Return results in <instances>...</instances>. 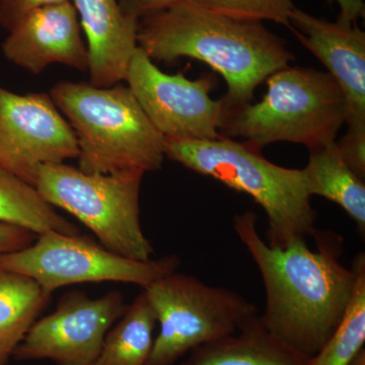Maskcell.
<instances>
[{"label": "cell", "mask_w": 365, "mask_h": 365, "mask_svg": "<svg viewBox=\"0 0 365 365\" xmlns=\"http://www.w3.org/2000/svg\"><path fill=\"white\" fill-rule=\"evenodd\" d=\"M258 216L249 210L235 216L232 227L259 269L265 288L262 323L274 337L313 357L337 330L351 302L357 273L342 265L343 241L331 232L274 248L259 234Z\"/></svg>", "instance_id": "obj_1"}, {"label": "cell", "mask_w": 365, "mask_h": 365, "mask_svg": "<svg viewBox=\"0 0 365 365\" xmlns=\"http://www.w3.org/2000/svg\"><path fill=\"white\" fill-rule=\"evenodd\" d=\"M137 43L153 61L189 57L218 72L227 81L222 98L227 110L250 104L259 86L295 59L261 21L235 20L189 0L141 18Z\"/></svg>", "instance_id": "obj_2"}, {"label": "cell", "mask_w": 365, "mask_h": 365, "mask_svg": "<svg viewBox=\"0 0 365 365\" xmlns=\"http://www.w3.org/2000/svg\"><path fill=\"white\" fill-rule=\"evenodd\" d=\"M165 158L254 199L266 212L267 244L284 249L316 234L317 212L304 170L269 162L247 143L165 138Z\"/></svg>", "instance_id": "obj_3"}, {"label": "cell", "mask_w": 365, "mask_h": 365, "mask_svg": "<svg viewBox=\"0 0 365 365\" xmlns=\"http://www.w3.org/2000/svg\"><path fill=\"white\" fill-rule=\"evenodd\" d=\"M49 96L78 138L79 170L109 174L162 169L165 136L151 123L129 86L98 88L59 81Z\"/></svg>", "instance_id": "obj_4"}, {"label": "cell", "mask_w": 365, "mask_h": 365, "mask_svg": "<svg viewBox=\"0 0 365 365\" xmlns=\"http://www.w3.org/2000/svg\"><path fill=\"white\" fill-rule=\"evenodd\" d=\"M266 83L260 102L227 110L223 136L241 137L260 151L280 141L302 144L309 150L336 141L346 123V104L328 72L287 66Z\"/></svg>", "instance_id": "obj_5"}, {"label": "cell", "mask_w": 365, "mask_h": 365, "mask_svg": "<svg viewBox=\"0 0 365 365\" xmlns=\"http://www.w3.org/2000/svg\"><path fill=\"white\" fill-rule=\"evenodd\" d=\"M144 172L90 174L66 165H42L35 188L53 207L71 213L97 235L104 248L131 260H151L155 249L140 222Z\"/></svg>", "instance_id": "obj_6"}, {"label": "cell", "mask_w": 365, "mask_h": 365, "mask_svg": "<svg viewBox=\"0 0 365 365\" xmlns=\"http://www.w3.org/2000/svg\"><path fill=\"white\" fill-rule=\"evenodd\" d=\"M160 332L146 365H174L199 346L232 335L258 307L239 292L175 272L144 288Z\"/></svg>", "instance_id": "obj_7"}, {"label": "cell", "mask_w": 365, "mask_h": 365, "mask_svg": "<svg viewBox=\"0 0 365 365\" xmlns=\"http://www.w3.org/2000/svg\"><path fill=\"white\" fill-rule=\"evenodd\" d=\"M181 263L177 255L146 262L131 260L81 235L53 230L37 235L25 249L0 256V267L32 278L50 295L68 285L105 281L129 283L144 289L175 272Z\"/></svg>", "instance_id": "obj_8"}, {"label": "cell", "mask_w": 365, "mask_h": 365, "mask_svg": "<svg viewBox=\"0 0 365 365\" xmlns=\"http://www.w3.org/2000/svg\"><path fill=\"white\" fill-rule=\"evenodd\" d=\"M126 81L139 105L165 138L216 139L220 133L227 108L213 100V78H187L184 74H167L138 47L127 72Z\"/></svg>", "instance_id": "obj_9"}, {"label": "cell", "mask_w": 365, "mask_h": 365, "mask_svg": "<svg viewBox=\"0 0 365 365\" xmlns=\"http://www.w3.org/2000/svg\"><path fill=\"white\" fill-rule=\"evenodd\" d=\"M73 129L48 93L0 86V165L35 187L42 165L78 158Z\"/></svg>", "instance_id": "obj_10"}, {"label": "cell", "mask_w": 365, "mask_h": 365, "mask_svg": "<svg viewBox=\"0 0 365 365\" xmlns=\"http://www.w3.org/2000/svg\"><path fill=\"white\" fill-rule=\"evenodd\" d=\"M126 307L124 295L116 290L98 299L79 290L68 292L52 314L34 323L13 357L20 361L49 359L57 365H93L106 335Z\"/></svg>", "instance_id": "obj_11"}, {"label": "cell", "mask_w": 365, "mask_h": 365, "mask_svg": "<svg viewBox=\"0 0 365 365\" xmlns=\"http://www.w3.org/2000/svg\"><path fill=\"white\" fill-rule=\"evenodd\" d=\"M290 30L327 67L346 104L348 128H365V33L356 23L329 21L295 7Z\"/></svg>", "instance_id": "obj_12"}, {"label": "cell", "mask_w": 365, "mask_h": 365, "mask_svg": "<svg viewBox=\"0 0 365 365\" xmlns=\"http://www.w3.org/2000/svg\"><path fill=\"white\" fill-rule=\"evenodd\" d=\"M2 52L9 61L34 74L54 63L88 71V48L71 1L42 7L26 16L9 32Z\"/></svg>", "instance_id": "obj_13"}, {"label": "cell", "mask_w": 365, "mask_h": 365, "mask_svg": "<svg viewBox=\"0 0 365 365\" xmlns=\"http://www.w3.org/2000/svg\"><path fill=\"white\" fill-rule=\"evenodd\" d=\"M88 40L91 85L109 88L126 81L138 49V20L126 16L118 0H72Z\"/></svg>", "instance_id": "obj_14"}, {"label": "cell", "mask_w": 365, "mask_h": 365, "mask_svg": "<svg viewBox=\"0 0 365 365\" xmlns=\"http://www.w3.org/2000/svg\"><path fill=\"white\" fill-rule=\"evenodd\" d=\"M180 365H307L304 356L274 337L260 314L232 335L199 346Z\"/></svg>", "instance_id": "obj_15"}, {"label": "cell", "mask_w": 365, "mask_h": 365, "mask_svg": "<svg viewBox=\"0 0 365 365\" xmlns=\"http://www.w3.org/2000/svg\"><path fill=\"white\" fill-rule=\"evenodd\" d=\"M309 195L321 196L339 205L365 232V184L343 160L336 141L309 150L304 168Z\"/></svg>", "instance_id": "obj_16"}, {"label": "cell", "mask_w": 365, "mask_h": 365, "mask_svg": "<svg viewBox=\"0 0 365 365\" xmlns=\"http://www.w3.org/2000/svg\"><path fill=\"white\" fill-rule=\"evenodd\" d=\"M51 297L32 278L0 267V365H9Z\"/></svg>", "instance_id": "obj_17"}, {"label": "cell", "mask_w": 365, "mask_h": 365, "mask_svg": "<svg viewBox=\"0 0 365 365\" xmlns=\"http://www.w3.org/2000/svg\"><path fill=\"white\" fill-rule=\"evenodd\" d=\"M106 335L93 365H146L153 351L157 314L143 289Z\"/></svg>", "instance_id": "obj_18"}, {"label": "cell", "mask_w": 365, "mask_h": 365, "mask_svg": "<svg viewBox=\"0 0 365 365\" xmlns=\"http://www.w3.org/2000/svg\"><path fill=\"white\" fill-rule=\"evenodd\" d=\"M0 222L26 228L34 234L45 232L81 235L79 228L46 202L35 187L0 165Z\"/></svg>", "instance_id": "obj_19"}, {"label": "cell", "mask_w": 365, "mask_h": 365, "mask_svg": "<svg viewBox=\"0 0 365 365\" xmlns=\"http://www.w3.org/2000/svg\"><path fill=\"white\" fill-rule=\"evenodd\" d=\"M352 267L357 279L351 302L336 332L311 357L307 365H348L364 347L365 342V257L357 255Z\"/></svg>", "instance_id": "obj_20"}, {"label": "cell", "mask_w": 365, "mask_h": 365, "mask_svg": "<svg viewBox=\"0 0 365 365\" xmlns=\"http://www.w3.org/2000/svg\"><path fill=\"white\" fill-rule=\"evenodd\" d=\"M195 6L235 20L274 21L290 29L292 0H189Z\"/></svg>", "instance_id": "obj_21"}, {"label": "cell", "mask_w": 365, "mask_h": 365, "mask_svg": "<svg viewBox=\"0 0 365 365\" xmlns=\"http://www.w3.org/2000/svg\"><path fill=\"white\" fill-rule=\"evenodd\" d=\"M343 160L355 175L365 179V128H348L339 141L336 140Z\"/></svg>", "instance_id": "obj_22"}, {"label": "cell", "mask_w": 365, "mask_h": 365, "mask_svg": "<svg viewBox=\"0 0 365 365\" xmlns=\"http://www.w3.org/2000/svg\"><path fill=\"white\" fill-rule=\"evenodd\" d=\"M68 1L71 0H0V26L11 32L36 9Z\"/></svg>", "instance_id": "obj_23"}, {"label": "cell", "mask_w": 365, "mask_h": 365, "mask_svg": "<svg viewBox=\"0 0 365 365\" xmlns=\"http://www.w3.org/2000/svg\"><path fill=\"white\" fill-rule=\"evenodd\" d=\"M37 235L26 228L0 222V256L20 251L30 246Z\"/></svg>", "instance_id": "obj_24"}, {"label": "cell", "mask_w": 365, "mask_h": 365, "mask_svg": "<svg viewBox=\"0 0 365 365\" xmlns=\"http://www.w3.org/2000/svg\"><path fill=\"white\" fill-rule=\"evenodd\" d=\"M179 1L181 0H118L123 13L138 21L143 16L158 13Z\"/></svg>", "instance_id": "obj_25"}, {"label": "cell", "mask_w": 365, "mask_h": 365, "mask_svg": "<svg viewBox=\"0 0 365 365\" xmlns=\"http://www.w3.org/2000/svg\"><path fill=\"white\" fill-rule=\"evenodd\" d=\"M330 4H337L340 7L338 19L343 21L357 23V20L364 18L365 4L364 0H327Z\"/></svg>", "instance_id": "obj_26"}, {"label": "cell", "mask_w": 365, "mask_h": 365, "mask_svg": "<svg viewBox=\"0 0 365 365\" xmlns=\"http://www.w3.org/2000/svg\"><path fill=\"white\" fill-rule=\"evenodd\" d=\"M348 365H365V349L364 347L351 360Z\"/></svg>", "instance_id": "obj_27"}]
</instances>
